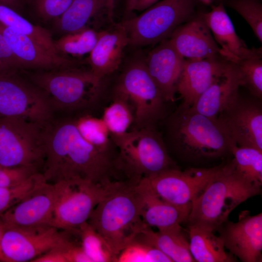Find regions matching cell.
Returning <instances> with one entry per match:
<instances>
[{"label":"cell","instance_id":"obj_1","mask_svg":"<svg viewBox=\"0 0 262 262\" xmlns=\"http://www.w3.org/2000/svg\"><path fill=\"white\" fill-rule=\"evenodd\" d=\"M44 139L41 173L47 182L81 179L105 186L118 172L117 153L102 151L86 141L72 115H54L44 127Z\"/></svg>","mask_w":262,"mask_h":262},{"label":"cell","instance_id":"obj_2","mask_svg":"<svg viewBox=\"0 0 262 262\" xmlns=\"http://www.w3.org/2000/svg\"><path fill=\"white\" fill-rule=\"evenodd\" d=\"M145 187L141 179L111 181L87 222L104 239L117 256L147 227L141 214Z\"/></svg>","mask_w":262,"mask_h":262},{"label":"cell","instance_id":"obj_3","mask_svg":"<svg viewBox=\"0 0 262 262\" xmlns=\"http://www.w3.org/2000/svg\"><path fill=\"white\" fill-rule=\"evenodd\" d=\"M164 143L189 161L221 157L235 143L217 119L180 106L166 119Z\"/></svg>","mask_w":262,"mask_h":262},{"label":"cell","instance_id":"obj_4","mask_svg":"<svg viewBox=\"0 0 262 262\" xmlns=\"http://www.w3.org/2000/svg\"><path fill=\"white\" fill-rule=\"evenodd\" d=\"M262 184L239 172L233 160L222 165L193 200L189 225L217 231L239 204L260 194Z\"/></svg>","mask_w":262,"mask_h":262},{"label":"cell","instance_id":"obj_5","mask_svg":"<svg viewBox=\"0 0 262 262\" xmlns=\"http://www.w3.org/2000/svg\"><path fill=\"white\" fill-rule=\"evenodd\" d=\"M20 73L44 94L54 115H74L98 104L101 81L82 66Z\"/></svg>","mask_w":262,"mask_h":262},{"label":"cell","instance_id":"obj_6","mask_svg":"<svg viewBox=\"0 0 262 262\" xmlns=\"http://www.w3.org/2000/svg\"><path fill=\"white\" fill-rule=\"evenodd\" d=\"M110 136L117 149V169L127 178L149 177L178 168L168 154L162 135L155 128L132 129Z\"/></svg>","mask_w":262,"mask_h":262},{"label":"cell","instance_id":"obj_7","mask_svg":"<svg viewBox=\"0 0 262 262\" xmlns=\"http://www.w3.org/2000/svg\"><path fill=\"white\" fill-rule=\"evenodd\" d=\"M195 0H163L121 23L129 45H154L169 38L178 27L195 16Z\"/></svg>","mask_w":262,"mask_h":262},{"label":"cell","instance_id":"obj_8","mask_svg":"<svg viewBox=\"0 0 262 262\" xmlns=\"http://www.w3.org/2000/svg\"><path fill=\"white\" fill-rule=\"evenodd\" d=\"M44 127L22 117H0V166H31L42 172Z\"/></svg>","mask_w":262,"mask_h":262},{"label":"cell","instance_id":"obj_9","mask_svg":"<svg viewBox=\"0 0 262 262\" xmlns=\"http://www.w3.org/2000/svg\"><path fill=\"white\" fill-rule=\"evenodd\" d=\"M54 202L50 226L65 231H75L89 219L102 199L106 186L81 179L52 183Z\"/></svg>","mask_w":262,"mask_h":262},{"label":"cell","instance_id":"obj_10","mask_svg":"<svg viewBox=\"0 0 262 262\" xmlns=\"http://www.w3.org/2000/svg\"><path fill=\"white\" fill-rule=\"evenodd\" d=\"M115 90L129 99L134 111L132 129L155 128L164 113V103L145 62L135 61L122 73Z\"/></svg>","mask_w":262,"mask_h":262},{"label":"cell","instance_id":"obj_11","mask_svg":"<svg viewBox=\"0 0 262 262\" xmlns=\"http://www.w3.org/2000/svg\"><path fill=\"white\" fill-rule=\"evenodd\" d=\"M54 115L44 94L19 71L0 72V117H22L45 126Z\"/></svg>","mask_w":262,"mask_h":262},{"label":"cell","instance_id":"obj_12","mask_svg":"<svg viewBox=\"0 0 262 262\" xmlns=\"http://www.w3.org/2000/svg\"><path fill=\"white\" fill-rule=\"evenodd\" d=\"M3 224L4 230L0 241L3 262H32L71 241L67 234L51 226L23 227Z\"/></svg>","mask_w":262,"mask_h":262},{"label":"cell","instance_id":"obj_13","mask_svg":"<svg viewBox=\"0 0 262 262\" xmlns=\"http://www.w3.org/2000/svg\"><path fill=\"white\" fill-rule=\"evenodd\" d=\"M222 165L212 168H179L143 177L150 189L159 198L175 206L191 208L193 200L202 191Z\"/></svg>","mask_w":262,"mask_h":262},{"label":"cell","instance_id":"obj_14","mask_svg":"<svg viewBox=\"0 0 262 262\" xmlns=\"http://www.w3.org/2000/svg\"><path fill=\"white\" fill-rule=\"evenodd\" d=\"M216 119L237 146L262 151V99L238 93Z\"/></svg>","mask_w":262,"mask_h":262},{"label":"cell","instance_id":"obj_15","mask_svg":"<svg viewBox=\"0 0 262 262\" xmlns=\"http://www.w3.org/2000/svg\"><path fill=\"white\" fill-rule=\"evenodd\" d=\"M225 248L243 262H262V213H240L237 222H224L217 230Z\"/></svg>","mask_w":262,"mask_h":262},{"label":"cell","instance_id":"obj_16","mask_svg":"<svg viewBox=\"0 0 262 262\" xmlns=\"http://www.w3.org/2000/svg\"><path fill=\"white\" fill-rule=\"evenodd\" d=\"M54 202L53 184L44 180L0 216L3 223L18 227L50 226Z\"/></svg>","mask_w":262,"mask_h":262},{"label":"cell","instance_id":"obj_17","mask_svg":"<svg viewBox=\"0 0 262 262\" xmlns=\"http://www.w3.org/2000/svg\"><path fill=\"white\" fill-rule=\"evenodd\" d=\"M0 33L20 62L22 70H47L83 64L73 58L55 55L29 36L1 23Z\"/></svg>","mask_w":262,"mask_h":262},{"label":"cell","instance_id":"obj_18","mask_svg":"<svg viewBox=\"0 0 262 262\" xmlns=\"http://www.w3.org/2000/svg\"><path fill=\"white\" fill-rule=\"evenodd\" d=\"M169 39L184 59L199 60L222 57L221 48L214 40L201 13L195 14L178 27Z\"/></svg>","mask_w":262,"mask_h":262},{"label":"cell","instance_id":"obj_19","mask_svg":"<svg viewBox=\"0 0 262 262\" xmlns=\"http://www.w3.org/2000/svg\"><path fill=\"white\" fill-rule=\"evenodd\" d=\"M228 61L222 57L199 60L184 59L177 86L182 99L179 106L189 108L221 74Z\"/></svg>","mask_w":262,"mask_h":262},{"label":"cell","instance_id":"obj_20","mask_svg":"<svg viewBox=\"0 0 262 262\" xmlns=\"http://www.w3.org/2000/svg\"><path fill=\"white\" fill-rule=\"evenodd\" d=\"M114 0H74L57 18L56 25L65 34L92 29L100 32L114 22Z\"/></svg>","mask_w":262,"mask_h":262},{"label":"cell","instance_id":"obj_21","mask_svg":"<svg viewBox=\"0 0 262 262\" xmlns=\"http://www.w3.org/2000/svg\"><path fill=\"white\" fill-rule=\"evenodd\" d=\"M144 62L147 69L166 102H174L184 59L169 38L158 43Z\"/></svg>","mask_w":262,"mask_h":262},{"label":"cell","instance_id":"obj_22","mask_svg":"<svg viewBox=\"0 0 262 262\" xmlns=\"http://www.w3.org/2000/svg\"><path fill=\"white\" fill-rule=\"evenodd\" d=\"M201 15L210 30L213 38L226 60L262 57V47L248 48L237 35L222 1L213 5L211 10Z\"/></svg>","mask_w":262,"mask_h":262},{"label":"cell","instance_id":"obj_23","mask_svg":"<svg viewBox=\"0 0 262 262\" xmlns=\"http://www.w3.org/2000/svg\"><path fill=\"white\" fill-rule=\"evenodd\" d=\"M129 41L121 23H114L100 32L89 54L88 64L94 76L100 81L118 69Z\"/></svg>","mask_w":262,"mask_h":262},{"label":"cell","instance_id":"obj_24","mask_svg":"<svg viewBox=\"0 0 262 262\" xmlns=\"http://www.w3.org/2000/svg\"><path fill=\"white\" fill-rule=\"evenodd\" d=\"M242 85V76L238 66L228 61L223 72L190 108L205 116L216 118L237 96Z\"/></svg>","mask_w":262,"mask_h":262},{"label":"cell","instance_id":"obj_25","mask_svg":"<svg viewBox=\"0 0 262 262\" xmlns=\"http://www.w3.org/2000/svg\"><path fill=\"white\" fill-rule=\"evenodd\" d=\"M141 180L146 193L141 216L146 226L164 230L187 221L191 208L178 207L164 201L150 189L143 178Z\"/></svg>","mask_w":262,"mask_h":262},{"label":"cell","instance_id":"obj_26","mask_svg":"<svg viewBox=\"0 0 262 262\" xmlns=\"http://www.w3.org/2000/svg\"><path fill=\"white\" fill-rule=\"evenodd\" d=\"M180 226L155 232L147 227L134 239L147 243L160 250L172 262H194L187 241Z\"/></svg>","mask_w":262,"mask_h":262},{"label":"cell","instance_id":"obj_27","mask_svg":"<svg viewBox=\"0 0 262 262\" xmlns=\"http://www.w3.org/2000/svg\"><path fill=\"white\" fill-rule=\"evenodd\" d=\"M189 248L198 262H233L236 258L227 252L223 243L212 230L189 225Z\"/></svg>","mask_w":262,"mask_h":262},{"label":"cell","instance_id":"obj_28","mask_svg":"<svg viewBox=\"0 0 262 262\" xmlns=\"http://www.w3.org/2000/svg\"><path fill=\"white\" fill-rule=\"evenodd\" d=\"M72 115L78 131L86 141L102 151L117 153V148L101 118L94 116L90 112Z\"/></svg>","mask_w":262,"mask_h":262},{"label":"cell","instance_id":"obj_29","mask_svg":"<svg viewBox=\"0 0 262 262\" xmlns=\"http://www.w3.org/2000/svg\"><path fill=\"white\" fill-rule=\"evenodd\" d=\"M101 118L110 135H120L128 131L134 121L133 109L128 98L115 90L113 100L104 108Z\"/></svg>","mask_w":262,"mask_h":262},{"label":"cell","instance_id":"obj_30","mask_svg":"<svg viewBox=\"0 0 262 262\" xmlns=\"http://www.w3.org/2000/svg\"><path fill=\"white\" fill-rule=\"evenodd\" d=\"M82 247L91 262H117V256L104 239L87 222L77 229Z\"/></svg>","mask_w":262,"mask_h":262},{"label":"cell","instance_id":"obj_31","mask_svg":"<svg viewBox=\"0 0 262 262\" xmlns=\"http://www.w3.org/2000/svg\"><path fill=\"white\" fill-rule=\"evenodd\" d=\"M100 32L88 29L65 34L57 40H54V47L60 55L61 53V55L65 54L73 57H81L90 54Z\"/></svg>","mask_w":262,"mask_h":262},{"label":"cell","instance_id":"obj_32","mask_svg":"<svg viewBox=\"0 0 262 262\" xmlns=\"http://www.w3.org/2000/svg\"><path fill=\"white\" fill-rule=\"evenodd\" d=\"M231 153L235 167L244 176L262 183V151L233 145Z\"/></svg>","mask_w":262,"mask_h":262},{"label":"cell","instance_id":"obj_33","mask_svg":"<svg viewBox=\"0 0 262 262\" xmlns=\"http://www.w3.org/2000/svg\"><path fill=\"white\" fill-rule=\"evenodd\" d=\"M172 262L155 247L143 241L134 239L118 254L117 262Z\"/></svg>","mask_w":262,"mask_h":262},{"label":"cell","instance_id":"obj_34","mask_svg":"<svg viewBox=\"0 0 262 262\" xmlns=\"http://www.w3.org/2000/svg\"><path fill=\"white\" fill-rule=\"evenodd\" d=\"M231 62L236 64L240 70L242 76V86L247 88L253 97L262 99V58L234 59Z\"/></svg>","mask_w":262,"mask_h":262},{"label":"cell","instance_id":"obj_35","mask_svg":"<svg viewBox=\"0 0 262 262\" xmlns=\"http://www.w3.org/2000/svg\"><path fill=\"white\" fill-rule=\"evenodd\" d=\"M225 4L239 14L262 42V4L260 0H226Z\"/></svg>","mask_w":262,"mask_h":262},{"label":"cell","instance_id":"obj_36","mask_svg":"<svg viewBox=\"0 0 262 262\" xmlns=\"http://www.w3.org/2000/svg\"><path fill=\"white\" fill-rule=\"evenodd\" d=\"M45 180L42 174L37 173L17 186L0 188V216L7 210L33 190Z\"/></svg>","mask_w":262,"mask_h":262},{"label":"cell","instance_id":"obj_37","mask_svg":"<svg viewBox=\"0 0 262 262\" xmlns=\"http://www.w3.org/2000/svg\"><path fill=\"white\" fill-rule=\"evenodd\" d=\"M41 172L31 166H0V188L15 187L23 183L34 174Z\"/></svg>","mask_w":262,"mask_h":262},{"label":"cell","instance_id":"obj_38","mask_svg":"<svg viewBox=\"0 0 262 262\" xmlns=\"http://www.w3.org/2000/svg\"><path fill=\"white\" fill-rule=\"evenodd\" d=\"M74 0H36L38 13L44 19L49 20L60 17Z\"/></svg>","mask_w":262,"mask_h":262},{"label":"cell","instance_id":"obj_39","mask_svg":"<svg viewBox=\"0 0 262 262\" xmlns=\"http://www.w3.org/2000/svg\"><path fill=\"white\" fill-rule=\"evenodd\" d=\"M22 70L23 67L20 62L0 33V72L20 71Z\"/></svg>","mask_w":262,"mask_h":262},{"label":"cell","instance_id":"obj_40","mask_svg":"<svg viewBox=\"0 0 262 262\" xmlns=\"http://www.w3.org/2000/svg\"><path fill=\"white\" fill-rule=\"evenodd\" d=\"M73 242L70 241L54 247L33 259L32 262H67L66 249Z\"/></svg>","mask_w":262,"mask_h":262},{"label":"cell","instance_id":"obj_41","mask_svg":"<svg viewBox=\"0 0 262 262\" xmlns=\"http://www.w3.org/2000/svg\"><path fill=\"white\" fill-rule=\"evenodd\" d=\"M158 0H139L135 5L134 10L139 11L145 10L156 3Z\"/></svg>","mask_w":262,"mask_h":262},{"label":"cell","instance_id":"obj_42","mask_svg":"<svg viewBox=\"0 0 262 262\" xmlns=\"http://www.w3.org/2000/svg\"><path fill=\"white\" fill-rule=\"evenodd\" d=\"M0 3L6 5L16 11L19 7L20 0H0Z\"/></svg>","mask_w":262,"mask_h":262},{"label":"cell","instance_id":"obj_43","mask_svg":"<svg viewBox=\"0 0 262 262\" xmlns=\"http://www.w3.org/2000/svg\"><path fill=\"white\" fill-rule=\"evenodd\" d=\"M139 0H127L125 4V10L126 12H131Z\"/></svg>","mask_w":262,"mask_h":262},{"label":"cell","instance_id":"obj_44","mask_svg":"<svg viewBox=\"0 0 262 262\" xmlns=\"http://www.w3.org/2000/svg\"><path fill=\"white\" fill-rule=\"evenodd\" d=\"M198 0L201 1L202 2L205 4H209L215 0Z\"/></svg>","mask_w":262,"mask_h":262},{"label":"cell","instance_id":"obj_45","mask_svg":"<svg viewBox=\"0 0 262 262\" xmlns=\"http://www.w3.org/2000/svg\"><path fill=\"white\" fill-rule=\"evenodd\" d=\"M0 261L3 262V258H2V256L1 255L0 250Z\"/></svg>","mask_w":262,"mask_h":262}]
</instances>
